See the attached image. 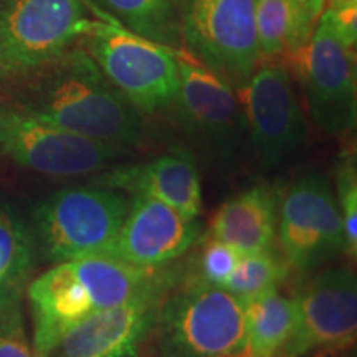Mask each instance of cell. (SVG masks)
I'll use <instances>...</instances> for the list:
<instances>
[{
	"label": "cell",
	"instance_id": "21",
	"mask_svg": "<svg viewBox=\"0 0 357 357\" xmlns=\"http://www.w3.org/2000/svg\"><path fill=\"white\" fill-rule=\"evenodd\" d=\"M248 357H278L296 324V296L278 289L245 303Z\"/></svg>",
	"mask_w": 357,
	"mask_h": 357
},
{
	"label": "cell",
	"instance_id": "1",
	"mask_svg": "<svg viewBox=\"0 0 357 357\" xmlns=\"http://www.w3.org/2000/svg\"><path fill=\"white\" fill-rule=\"evenodd\" d=\"M6 100L52 126L91 141L132 149L144 137V114L113 86L78 43Z\"/></svg>",
	"mask_w": 357,
	"mask_h": 357
},
{
	"label": "cell",
	"instance_id": "13",
	"mask_svg": "<svg viewBox=\"0 0 357 357\" xmlns=\"http://www.w3.org/2000/svg\"><path fill=\"white\" fill-rule=\"evenodd\" d=\"M298 314L291 337L278 357H310L342 351L357 333V281L349 268H328L296 294Z\"/></svg>",
	"mask_w": 357,
	"mask_h": 357
},
{
	"label": "cell",
	"instance_id": "10",
	"mask_svg": "<svg viewBox=\"0 0 357 357\" xmlns=\"http://www.w3.org/2000/svg\"><path fill=\"white\" fill-rule=\"evenodd\" d=\"M307 111L321 132L346 136L356 129L357 91L354 45L339 33L328 8L316 22L310 43L294 61Z\"/></svg>",
	"mask_w": 357,
	"mask_h": 357
},
{
	"label": "cell",
	"instance_id": "12",
	"mask_svg": "<svg viewBox=\"0 0 357 357\" xmlns=\"http://www.w3.org/2000/svg\"><path fill=\"white\" fill-rule=\"evenodd\" d=\"M236 95L247 121L248 146L263 169L281 166L306 144V118L287 65L260 61Z\"/></svg>",
	"mask_w": 357,
	"mask_h": 357
},
{
	"label": "cell",
	"instance_id": "5",
	"mask_svg": "<svg viewBox=\"0 0 357 357\" xmlns=\"http://www.w3.org/2000/svg\"><path fill=\"white\" fill-rule=\"evenodd\" d=\"M129 208L124 192L102 185L70 187L45 197L32 212L37 253L47 261L102 257Z\"/></svg>",
	"mask_w": 357,
	"mask_h": 357
},
{
	"label": "cell",
	"instance_id": "7",
	"mask_svg": "<svg viewBox=\"0 0 357 357\" xmlns=\"http://www.w3.org/2000/svg\"><path fill=\"white\" fill-rule=\"evenodd\" d=\"M82 42L134 108L142 114L172 111L178 88V52L137 37L108 17L106 22H93Z\"/></svg>",
	"mask_w": 357,
	"mask_h": 357
},
{
	"label": "cell",
	"instance_id": "6",
	"mask_svg": "<svg viewBox=\"0 0 357 357\" xmlns=\"http://www.w3.org/2000/svg\"><path fill=\"white\" fill-rule=\"evenodd\" d=\"M257 0H176L182 52L238 91L260 63Z\"/></svg>",
	"mask_w": 357,
	"mask_h": 357
},
{
	"label": "cell",
	"instance_id": "23",
	"mask_svg": "<svg viewBox=\"0 0 357 357\" xmlns=\"http://www.w3.org/2000/svg\"><path fill=\"white\" fill-rule=\"evenodd\" d=\"M334 194L344 227L346 255L354 260L357 253V171L354 154L347 153L339 159Z\"/></svg>",
	"mask_w": 357,
	"mask_h": 357
},
{
	"label": "cell",
	"instance_id": "11",
	"mask_svg": "<svg viewBox=\"0 0 357 357\" xmlns=\"http://www.w3.org/2000/svg\"><path fill=\"white\" fill-rule=\"evenodd\" d=\"M276 234L289 268L303 276L346 255L344 227L328 177L307 171L294 178L280 200Z\"/></svg>",
	"mask_w": 357,
	"mask_h": 357
},
{
	"label": "cell",
	"instance_id": "17",
	"mask_svg": "<svg viewBox=\"0 0 357 357\" xmlns=\"http://www.w3.org/2000/svg\"><path fill=\"white\" fill-rule=\"evenodd\" d=\"M280 195L273 185L258 184L225 200L208 222V235L240 255L271 248L278 229Z\"/></svg>",
	"mask_w": 357,
	"mask_h": 357
},
{
	"label": "cell",
	"instance_id": "8",
	"mask_svg": "<svg viewBox=\"0 0 357 357\" xmlns=\"http://www.w3.org/2000/svg\"><path fill=\"white\" fill-rule=\"evenodd\" d=\"M131 149L66 132L0 98V159L50 177L98 174Z\"/></svg>",
	"mask_w": 357,
	"mask_h": 357
},
{
	"label": "cell",
	"instance_id": "15",
	"mask_svg": "<svg viewBox=\"0 0 357 357\" xmlns=\"http://www.w3.org/2000/svg\"><path fill=\"white\" fill-rule=\"evenodd\" d=\"M199 218H189L158 200L131 195L118 235L102 257L136 266H160L181 258L202 236Z\"/></svg>",
	"mask_w": 357,
	"mask_h": 357
},
{
	"label": "cell",
	"instance_id": "27",
	"mask_svg": "<svg viewBox=\"0 0 357 357\" xmlns=\"http://www.w3.org/2000/svg\"><path fill=\"white\" fill-rule=\"evenodd\" d=\"M347 6H357V0H329V8H341Z\"/></svg>",
	"mask_w": 357,
	"mask_h": 357
},
{
	"label": "cell",
	"instance_id": "9",
	"mask_svg": "<svg viewBox=\"0 0 357 357\" xmlns=\"http://www.w3.org/2000/svg\"><path fill=\"white\" fill-rule=\"evenodd\" d=\"M177 63L178 88L172 111L178 126L204 155L231 166L248 144L238 95L184 52L177 53Z\"/></svg>",
	"mask_w": 357,
	"mask_h": 357
},
{
	"label": "cell",
	"instance_id": "25",
	"mask_svg": "<svg viewBox=\"0 0 357 357\" xmlns=\"http://www.w3.org/2000/svg\"><path fill=\"white\" fill-rule=\"evenodd\" d=\"M0 357H37L26 334L20 305L0 312Z\"/></svg>",
	"mask_w": 357,
	"mask_h": 357
},
{
	"label": "cell",
	"instance_id": "20",
	"mask_svg": "<svg viewBox=\"0 0 357 357\" xmlns=\"http://www.w3.org/2000/svg\"><path fill=\"white\" fill-rule=\"evenodd\" d=\"M255 26L260 61L288 56L294 63L312 35L293 0H257Z\"/></svg>",
	"mask_w": 357,
	"mask_h": 357
},
{
	"label": "cell",
	"instance_id": "4",
	"mask_svg": "<svg viewBox=\"0 0 357 357\" xmlns=\"http://www.w3.org/2000/svg\"><path fill=\"white\" fill-rule=\"evenodd\" d=\"M84 0H0V98L77 45L93 22Z\"/></svg>",
	"mask_w": 357,
	"mask_h": 357
},
{
	"label": "cell",
	"instance_id": "22",
	"mask_svg": "<svg viewBox=\"0 0 357 357\" xmlns=\"http://www.w3.org/2000/svg\"><path fill=\"white\" fill-rule=\"evenodd\" d=\"M289 268L287 258L271 248L240 255L234 273L225 288L238 300L248 303L268 291L278 289L288 278Z\"/></svg>",
	"mask_w": 357,
	"mask_h": 357
},
{
	"label": "cell",
	"instance_id": "14",
	"mask_svg": "<svg viewBox=\"0 0 357 357\" xmlns=\"http://www.w3.org/2000/svg\"><path fill=\"white\" fill-rule=\"evenodd\" d=\"M174 288L151 289L123 305L93 312L70 328L48 357H139Z\"/></svg>",
	"mask_w": 357,
	"mask_h": 357
},
{
	"label": "cell",
	"instance_id": "18",
	"mask_svg": "<svg viewBox=\"0 0 357 357\" xmlns=\"http://www.w3.org/2000/svg\"><path fill=\"white\" fill-rule=\"evenodd\" d=\"M37 255L29 223L12 205L0 202V312L20 305Z\"/></svg>",
	"mask_w": 357,
	"mask_h": 357
},
{
	"label": "cell",
	"instance_id": "24",
	"mask_svg": "<svg viewBox=\"0 0 357 357\" xmlns=\"http://www.w3.org/2000/svg\"><path fill=\"white\" fill-rule=\"evenodd\" d=\"M238 258L240 253L235 248L207 235L195 260V266L192 268V276H189V273L187 276L212 284V287L225 288Z\"/></svg>",
	"mask_w": 357,
	"mask_h": 357
},
{
	"label": "cell",
	"instance_id": "26",
	"mask_svg": "<svg viewBox=\"0 0 357 357\" xmlns=\"http://www.w3.org/2000/svg\"><path fill=\"white\" fill-rule=\"evenodd\" d=\"M293 2L296 6V10L300 13L301 20L310 29L314 30L316 22H318L326 7V0H293Z\"/></svg>",
	"mask_w": 357,
	"mask_h": 357
},
{
	"label": "cell",
	"instance_id": "2",
	"mask_svg": "<svg viewBox=\"0 0 357 357\" xmlns=\"http://www.w3.org/2000/svg\"><path fill=\"white\" fill-rule=\"evenodd\" d=\"M185 273L184 265L136 266L108 257L55 263L26 287L35 356H50L65 333L93 312L123 305L151 289L177 287Z\"/></svg>",
	"mask_w": 357,
	"mask_h": 357
},
{
	"label": "cell",
	"instance_id": "3",
	"mask_svg": "<svg viewBox=\"0 0 357 357\" xmlns=\"http://www.w3.org/2000/svg\"><path fill=\"white\" fill-rule=\"evenodd\" d=\"M154 334L159 357H248L245 303L187 273L164 300Z\"/></svg>",
	"mask_w": 357,
	"mask_h": 357
},
{
	"label": "cell",
	"instance_id": "16",
	"mask_svg": "<svg viewBox=\"0 0 357 357\" xmlns=\"http://www.w3.org/2000/svg\"><path fill=\"white\" fill-rule=\"evenodd\" d=\"M91 184L154 199L189 218L202 213L200 172L194 154L185 147H174L146 162L114 164L98 172Z\"/></svg>",
	"mask_w": 357,
	"mask_h": 357
},
{
	"label": "cell",
	"instance_id": "19",
	"mask_svg": "<svg viewBox=\"0 0 357 357\" xmlns=\"http://www.w3.org/2000/svg\"><path fill=\"white\" fill-rule=\"evenodd\" d=\"M86 3L137 37L182 52L176 0H86Z\"/></svg>",
	"mask_w": 357,
	"mask_h": 357
}]
</instances>
